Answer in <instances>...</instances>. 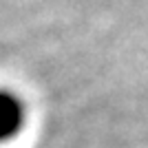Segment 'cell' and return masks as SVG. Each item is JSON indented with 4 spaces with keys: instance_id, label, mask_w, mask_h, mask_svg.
I'll return each instance as SVG.
<instances>
[{
    "instance_id": "1",
    "label": "cell",
    "mask_w": 148,
    "mask_h": 148,
    "mask_svg": "<svg viewBox=\"0 0 148 148\" xmlns=\"http://www.w3.org/2000/svg\"><path fill=\"white\" fill-rule=\"evenodd\" d=\"M22 113H20L18 102L9 95H0V142L13 135L20 128Z\"/></svg>"
}]
</instances>
